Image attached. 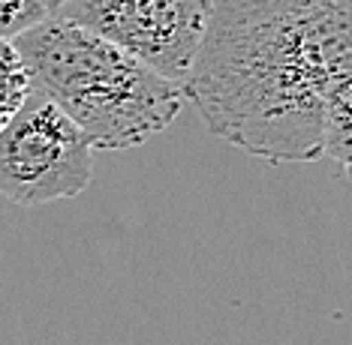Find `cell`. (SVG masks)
I'll return each mask as SVG.
<instances>
[{"label": "cell", "instance_id": "6da1fadb", "mask_svg": "<svg viewBox=\"0 0 352 345\" xmlns=\"http://www.w3.org/2000/svg\"><path fill=\"white\" fill-rule=\"evenodd\" d=\"M349 67L352 0H217L184 93L232 147L316 163L328 84Z\"/></svg>", "mask_w": 352, "mask_h": 345}, {"label": "cell", "instance_id": "277c9868", "mask_svg": "<svg viewBox=\"0 0 352 345\" xmlns=\"http://www.w3.org/2000/svg\"><path fill=\"white\" fill-rule=\"evenodd\" d=\"M214 6L217 0H63L52 15L106 36L160 75L184 84L211 27Z\"/></svg>", "mask_w": 352, "mask_h": 345}, {"label": "cell", "instance_id": "52a82bcc", "mask_svg": "<svg viewBox=\"0 0 352 345\" xmlns=\"http://www.w3.org/2000/svg\"><path fill=\"white\" fill-rule=\"evenodd\" d=\"M52 15L45 0H0V39H15Z\"/></svg>", "mask_w": 352, "mask_h": 345}, {"label": "cell", "instance_id": "ba28073f", "mask_svg": "<svg viewBox=\"0 0 352 345\" xmlns=\"http://www.w3.org/2000/svg\"><path fill=\"white\" fill-rule=\"evenodd\" d=\"M45 3H49V10H52V12H54V10H58V6H60V3H63V0H45Z\"/></svg>", "mask_w": 352, "mask_h": 345}, {"label": "cell", "instance_id": "3957f363", "mask_svg": "<svg viewBox=\"0 0 352 345\" xmlns=\"http://www.w3.org/2000/svg\"><path fill=\"white\" fill-rule=\"evenodd\" d=\"M94 180V144L43 91L0 130V195L21 207L76 198Z\"/></svg>", "mask_w": 352, "mask_h": 345}, {"label": "cell", "instance_id": "5b68a950", "mask_svg": "<svg viewBox=\"0 0 352 345\" xmlns=\"http://www.w3.org/2000/svg\"><path fill=\"white\" fill-rule=\"evenodd\" d=\"M322 156L331 159L340 174L352 178V67L328 84Z\"/></svg>", "mask_w": 352, "mask_h": 345}, {"label": "cell", "instance_id": "7a4b0ae2", "mask_svg": "<svg viewBox=\"0 0 352 345\" xmlns=\"http://www.w3.org/2000/svg\"><path fill=\"white\" fill-rule=\"evenodd\" d=\"M34 87L73 117L94 150H130L169 130L184 108V84L82 24L49 15L15 36Z\"/></svg>", "mask_w": 352, "mask_h": 345}, {"label": "cell", "instance_id": "8992f818", "mask_svg": "<svg viewBox=\"0 0 352 345\" xmlns=\"http://www.w3.org/2000/svg\"><path fill=\"white\" fill-rule=\"evenodd\" d=\"M34 93V75L15 45V39H0V130L19 115V108Z\"/></svg>", "mask_w": 352, "mask_h": 345}]
</instances>
